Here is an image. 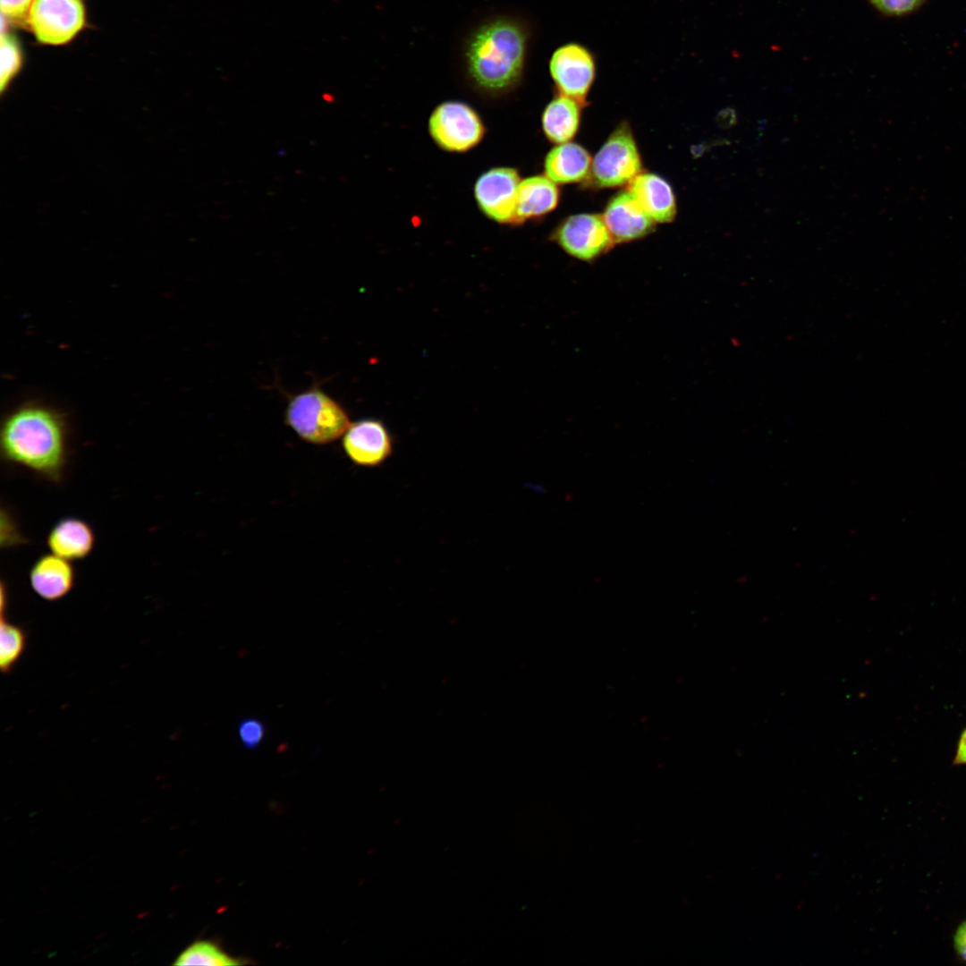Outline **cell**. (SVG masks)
<instances>
[{"label":"cell","instance_id":"44dd1931","mask_svg":"<svg viewBox=\"0 0 966 966\" xmlns=\"http://www.w3.org/2000/svg\"><path fill=\"white\" fill-rule=\"evenodd\" d=\"M239 739L248 750L257 749L266 737L265 724L257 717L243 718L238 724Z\"/></svg>","mask_w":966,"mask_h":966},{"label":"cell","instance_id":"4fadbf2b","mask_svg":"<svg viewBox=\"0 0 966 966\" xmlns=\"http://www.w3.org/2000/svg\"><path fill=\"white\" fill-rule=\"evenodd\" d=\"M96 536L92 527L77 517H64L50 529L46 543L51 553L68 561L88 557L94 549Z\"/></svg>","mask_w":966,"mask_h":966},{"label":"cell","instance_id":"8992f818","mask_svg":"<svg viewBox=\"0 0 966 966\" xmlns=\"http://www.w3.org/2000/svg\"><path fill=\"white\" fill-rule=\"evenodd\" d=\"M548 66L560 94L585 103L596 78L595 54L580 43H565L553 52Z\"/></svg>","mask_w":966,"mask_h":966},{"label":"cell","instance_id":"30bf717a","mask_svg":"<svg viewBox=\"0 0 966 966\" xmlns=\"http://www.w3.org/2000/svg\"><path fill=\"white\" fill-rule=\"evenodd\" d=\"M520 177L514 169L498 167L484 173L475 184V197L481 210L500 223L516 220Z\"/></svg>","mask_w":966,"mask_h":966},{"label":"cell","instance_id":"e0dca14e","mask_svg":"<svg viewBox=\"0 0 966 966\" xmlns=\"http://www.w3.org/2000/svg\"><path fill=\"white\" fill-rule=\"evenodd\" d=\"M580 118V103L560 94L547 106L543 113V131L555 143L569 142L578 131Z\"/></svg>","mask_w":966,"mask_h":966},{"label":"cell","instance_id":"7c38bea8","mask_svg":"<svg viewBox=\"0 0 966 966\" xmlns=\"http://www.w3.org/2000/svg\"><path fill=\"white\" fill-rule=\"evenodd\" d=\"M32 590L42 599L55 602L73 589L75 571L70 561L53 553L39 556L29 573Z\"/></svg>","mask_w":966,"mask_h":966},{"label":"cell","instance_id":"ffe728a7","mask_svg":"<svg viewBox=\"0 0 966 966\" xmlns=\"http://www.w3.org/2000/svg\"><path fill=\"white\" fill-rule=\"evenodd\" d=\"M0 46V89L4 94L22 68L23 53L19 38L8 29H2Z\"/></svg>","mask_w":966,"mask_h":966},{"label":"cell","instance_id":"9c48e42d","mask_svg":"<svg viewBox=\"0 0 966 966\" xmlns=\"http://www.w3.org/2000/svg\"><path fill=\"white\" fill-rule=\"evenodd\" d=\"M341 438L345 455L357 466H380L393 453V437L386 425L377 419L352 422Z\"/></svg>","mask_w":966,"mask_h":966},{"label":"cell","instance_id":"7a4b0ae2","mask_svg":"<svg viewBox=\"0 0 966 966\" xmlns=\"http://www.w3.org/2000/svg\"><path fill=\"white\" fill-rule=\"evenodd\" d=\"M529 36L523 24L512 20L499 19L480 27L466 52L473 80L492 90L513 85L524 68Z\"/></svg>","mask_w":966,"mask_h":966},{"label":"cell","instance_id":"cb8c5ba5","mask_svg":"<svg viewBox=\"0 0 966 966\" xmlns=\"http://www.w3.org/2000/svg\"><path fill=\"white\" fill-rule=\"evenodd\" d=\"M953 944L959 957L966 962V920L957 928L954 934Z\"/></svg>","mask_w":966,"mask_h":966},{"label":"cell","instance_id":"7402d4cb","mask_svg":"<svg viewBox=\"0 0 966 966\" xmlns=\"http://www.w3.org/2000/svg\"><path fill=\"white\" fill-rule=\"evenodd\" d=\"M880 13L889 16H903L915 12L926 0H869Z\"/></svg>","mask_w":966,"mask_h":966},{"label":"cell","instance_id":"d4e9b609","mask_svg":"<svg viewBox=\"0 0 966 966\" xmlns=\"http://www.w3.org/2000/svg\"><path fill=\"white\" fill-rule=\"evenodd\" d=\"M718 124L724 129H730L738 123V114L733 107L722 110L717 117Z\"/></svg>","mask_w":966,"mask_h":966},{"label":"cell","instance_id":"9a60e30c","mask_svg":"<svg viewBox=\"0 0 966 966\" xmlns=\"http://www.w3.org/2000/svg\"><path fill=\"white\" fill-rule=\"evenodd\" d=\"M591 164L589 152L569 141L549 151L545 159V173L555 183L578 182L590 174Z\"/></svg>","mask_w":966,"mask_h":966},{"label":"cell","instance_id":"52a82bcc","mask_svg":"<svg viewBox=\"0 0 966 966\" xmlns=\"http://www.w3.org/2000/svg\"><path fill=\"white\" fill-rule=\"evenodd\" d=\"M429 131L442 148L461 152L480 141L484 127L476 112L469 106L461 102H445L432 113Z\"/></svg>","mask_w":966,"mask_h":966},{"label":"cell","instance_id":"5bb4252c","mask_svg":"<svg viewBox=\"0 0 966 966\" xmlns=\"http://www.w3.org/2000/svg\"><path fill=\"white\" fill-rule=\"evenodd\" d=\"M628 191L654 222L667 223L674 218V194L662 177L654 174H640L630 182Z\"/></svg>","mask_w":966,"mask_h":966},{"label":"cell","instance_id":"ba28073f","mask_svg":"<svg viewBox=\"0 0 966 966\" xmlns=\"http://www.w3.org/2000/svg\"><path fill=\"white\" fill-rule=\"evenodd\" d=\"M555 239L566 253L583 261L594 260L614 243L603 217L594 214L569 216L555 232Z\"/></svg>","mask_w":966,"mask_h":966},{"label":"cell","instance_id":"3957f363","mask_svg":"<svg viewBox=\"0 0 966 966\" xmlns=\"http://www.w3.org/2000/svg\"><path fill=\"white\" fill-rule=\"evenodd\" d=\"M284 422L302 441L315 445L341 438L351 424L344 407L318 386L291 396Z\"/></svg>","mask_w":966,"mask_h":966},{"label":"cell","instance_id":"277c9868","mask_svg":"<svg viewBox=\"0 0 966 966\" xmlns=\"http://www.w3.org/2000/svg\"><path fill=\"white\" fill-rule=\"evenodd\" d=\"M86 23L83 0H33L25 26L39 44L63 46L72 41Z\"/></svg>","mask_w":966,"mask_h":966},{"label":"cell","instance_id":"8fae6325","mask_svg":"<svg viewBox=\"0 0 966 966\" xmlns=\"http://www.w3.org/2000/svg\"><path fill=\"white\" fill-rule=\"evenodd\" d=\"M614 242H627L649 233L654 221L640 208L630 191L614 196L603 214Z\"/></svg>","mask_w":966,"mask_h":966},{"label":"cell","instance_id":"484cf974","mask_svg":"<svg viewBox=\"0 0 966 966\" xmlns=\"http://www.w3.org/2000/svg\"><path fill=\"white\" fill-rule=\"evenodd\" d=\"M954 764H966V729L961 735L956 756L954 758Z\"/></svg>","mask_w":966,"mask_h":966},{"label":"cell","instance_id":"d6986e66","mask_svg":"<svg viewBox=\"0 0 966 966\" xmlns=\"http://www.w3.org/2000/svg\"><path fill=\"white\" fill-rule=\"evenodd\" d=\"M245 963L241 959L226 953L220 946L209 941H198L187 947L176 959V965L225 966Z\"/></svg>","mask_w":966,"mask_h":966},{"label":"cell","instance_id":"ac0fdd59","mask_svg":"<svg viewBox=\"0 0 966 966\" xmlns=\"http://www.w3.org/2000/svg\"><path fill=\"white\" fill-rule=\"evenodd\" d=\"M27 644L26 630L11 622L4 612H1L0 670L3 674H8L13 670L23 656Z\"/></svg>","mask_w":966,"mask_h":966},{"label":"cell","instance_id":"6da1fadb","mask_svg":"<svg viewBox=\"0 0 966 966\" xmlns=\"http://www.w3.org/2000/svg\"><path fill=\"white\" fill-rule=\"evenodd\" d=\"M0 454L8 464L22 467L49 482L60 483L70 455L66 416L43 402L21 403L2 419Z\"/></svg>","mask_w":966,"mask_h":966},{"label":"cell","instance_id":"603a6c76","mask_svg":"<svg viewBox=\"0 0 966 966\" xmlns=\"http://www.w3.org/2000/svg\"><path fill=\"white\" fill-rule=\"evenodd\" d=\"M33 0H0L2 21L25 25L26 18Z\"/></svg>","mask_w":966,"mask_h":966},{"label":"cell","instance_id":"5b68a950","mask_svg":"<svg viewBox=\"0 0 966 966\" xmlns=\"http://www.w3.org/2000/svg\"><path fill=\"white\" fill-rule=\"evenodd\" d=\"M640 153L631 130L621 124L609 136L596 154L590 175L601 188H613L630 183L640 174Z\"/></svg>","mask_w":966,"mask_h":966},{"label":"cell","instance_id":"2e32d148","mask_svg":"<svg viewBox=\"0 0 966 966\" xmlns=\"http://www.w3.org/2000/svg\"><path fill=\"white\" fill-rule=\"evenodd\" d=\"M559 199L555 182L547 176H532L521 181L518 188L516 221L545 215L553 210Z\"/></svg>","mask_w":966,"mask_h":966}]
</instances>
